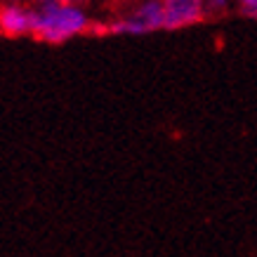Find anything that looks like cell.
Masks as SVG:
<instances>
[{
  "mask_svg": "<svg viewBox=\"0 0 257 257\" xmlns=\"http://www.w3.org/2000/svg\"><path fill=\"white\" fill-rule=\"evenodd\" d=\"M243 15H245V17H252V19H257V8H252V10H245Z\"/></svg>",
  "mask_w": 257,
  "mask_h": 257,
  "instance_id": "cell-8",
  "label": "cell"
},
{
  "mask_svg": "<svg viewBox=\"0 0 257 257\" xmlns=\"http://www.w3.org/2000/svg\"><path fill=\"white\" fill-rule=\"evenodd\" d=\"M165 29H184L205 19V0H163Z\"/></svg>",
  "mask_w": 257,
  "mask_h": 257,
  "instance_id": "cell-2",
  "label": "cell"
},
{
  "mask_svg": "<svg viewBox=\"0 0 257 257\" xmlns=\"http://www.w3.org/2000/svg\"><path fill=\"white\" fill-rule=\"evenodd\" d=\"M43 5H73L76 0H40Z\"/></svg>",
  "mask_w": 257,
  "mask_h": 257,
  "instance_id": "cell-6",
  "label": "cell"
},
{
  "mask_svg": "<svg viewBox=\"0 0 257 257\" xmlns=\"http://www.w3.org/2000/svg\"><path fill=\"white\" fill-rule=\"evenodd\" d=\"M135 19L149 31H158L165 29V12H163V0H147L135 10Z\"/></svg>",
  "mask_w": 257,
  "mask_h": 257,
  "instance_id": "cell-4",
  "label": "cell"
},
{
  "mask_svg": "<svg viewBox=\"0 0 257 257\" xmlns=\"http://www.w3.org/2000/svg\"><path fill=\"white\" fill-rule=\"evenodd\" d=\"M90 29L85 12L76 5H43L36 12L33 36L43 43L59 45Z\"/></svg>",
  "mask_w": 257,
  "mask_h": 257,
  "instance_id": "cell-1",
  "label": "cell"
},
{
  "mask_svg": "<svg viewBox=\"0 0 257 257\" xmlns=\"http://www.w3.org/2000/svg\"><path fill=\"white\" fill-rule=\"evenodd\" d=\"M241 3V12H245V10H252L257 8V0H238Z\"/></svg>",
  "mask_w": 257,
  "mask_h": 257,
  "instance_id": "cell-7",
  "label": "cell"
},
{
  "mask_svg": "<svg viewBox=\"0 0 257 257\" xmlns=\"http://www.w3.org/2000/svg\"><path fill=\"white\" fill-rule=\"evenodd\" d=\"M33 24H36V10H26L22 5H5L0 10V33L8 38H22L33 36Z\"/></svg>",
  "mask_w": 257,
  "mask_h": 257,
  "instance_id": "cell-3",
  "label": "cell"
},
{
  "mask_svg": "<svg viewBox=\"0 0 257 257\" xmlns=\"http://www.w3.org/2000/svg\"><path fill=\"white\" fill-rule=\"evenodd\" d=\"M229 10L226 0H205V17H222Z\"/></svg>",
  "mask_w": 257,
  "mask_h": 257,
  "instance_id": "cell-5",
  "label": "cell"
}]
</instances>
